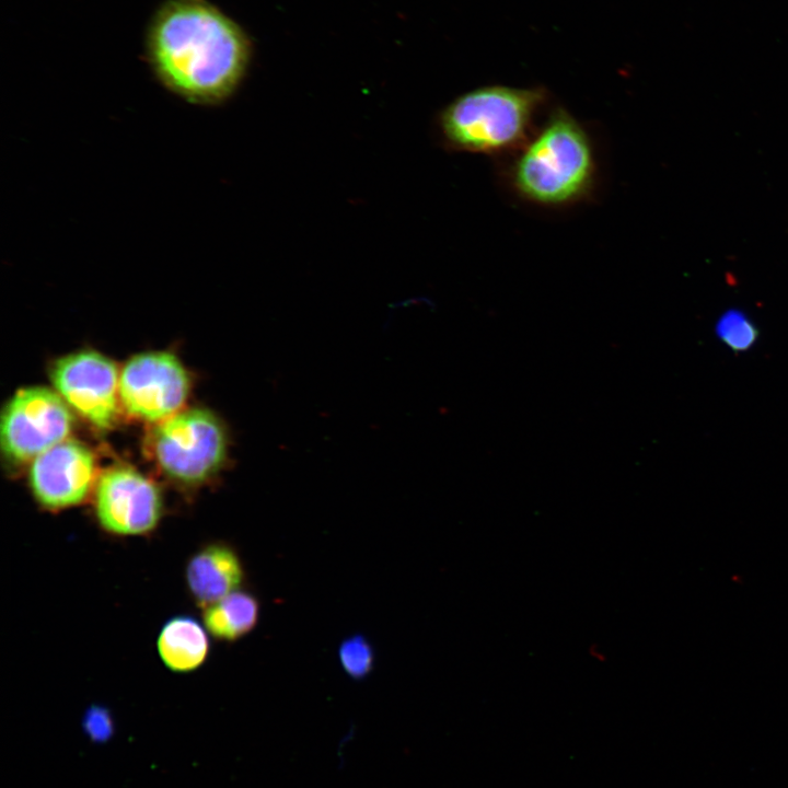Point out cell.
Segmentation results:
<instances>
[{
    "label": "cell",
    "instance_id": "obj_1",
    "mask_svg": "<svg viewBox=\"0 0 788 788\" xmlns=\"http://www.w3.org/2000/svg\"><path fill=\"white\" fill-rule=\"evenodd\" d=\"M147 54L160 81L185 100L218 103L241 82L251 43L206 0H169L149 27Z\"/></svg>",
    "mask_w": 788,
    "mask_h": 788
},
{
    "label": "cell",
    "instance_id": "obj_2",
    "mask_svg": "<svg viewBox=\"0 0 788 788\" xmlns=\"http://www.w3.org/2000/svg\"><path fill=\"white\" fill-rule=\"evenodd\" d=\"M595 154L581 123L556 108L517 151L509 182L523 200L563 208L586 200L594 190Z\"/></svg>",
    "mask_w": 788,
    "mask_h": 788
},
{
    "label": "cell",
    "instance_id": "obj_3",
    "mask_svg": "<svg viewBox=\"0 0 788 788\" xmlns=\"http://www.w3.org/2000/svg\"><path fill=\"white\" fill-rule=\"evenodd\" d=\"M548 97L544 88L485 85L448 104L439 116L447 147L498 155L517 152L532 137L534 120Z\"/></svg>",
    "mask_w": 788,
    "mask_h": 788
},
{
    "label": "cell",
    "instance_id": "obj_4",
    "mask_svg": "<svg viewBox=\"0 0 788 788\" xmlns=\"http://www.w3.org/2000/svg\"><path fill=\"white\" fill-rule=\"evenodd\" d=\"M152 450L169 477L184 485H198L222 466L227 436L215 415L188 409L160 422L152 437Z\"/></svg>",
    "mask_w": 788,
    "mask_h": 788
},
{
    "label": "cell",
    "instance_id": "obj_5",
    "mask_svg": "<svg viewBox=\"0 0 788 788\" xmlns=\"http://www.w3.org/2000/svg\"><path fill=\"white\" fill-rule=\"evenodd\" d=\"M72 416L57 393L40 386L19 390L1 417V447L12 461H33L40 453L65 441Z\"/></svg>",
    "mask_w": 788,
    "mask_h": 788
},
{
    "label": "cell",
    "instance_id": "obj_6",
    "mask_svg": "<svg viewBox=\"0 0 788 788\" xmlns=\"http://www.w3.org/2000/svg\"><path fill=\"white\" fill-rule=\"evenodd\" d=\"M94 514L107 534L143 536L159 526L163 500L159 488L141 473L126 466L112 467L96 480Z\"/></svg>",
    "mask_w": 788,
    "mask_h": 788
},
{
    "label": "cell",
    "instance_id": "obj_7",
    "mask_svg": "<svg viewBox=\"0 0 788 788\" xmlns=\"http://www.w3.org/2000/svg\"><path fill=\"white\" fill-rule=\"evenodd\" d=\"M188 389V376L178 359L154 351L135 356L125 364L118 396L129 415L162 422L181 410Z\"/></svg>",
    "mask_w": 788,
    "mask_h": 788
},
{
    "label": "cell",
    "instance_id": "obj_8",
    "mask_svg": "<svg viewBox=\"0 0 788 788\" xmlns=\"http://www.w3.org/2000/svg\"><path fill=\"white\" fill-rule=\"evenodd\" d=\"M51 380L62 399L85 419L105 429L114 424L118 406V371L113 361L95 351L58 359Z\"/></svg>",
    "mask_w": 788,
    "mask_h": 788
},
{
    "label": "cell",
    "instance_id": "obj_9",
    "mask_svg": "<svg viewBox=\"0 0 788 788\" xmlns=\"http://www.w3.org/2000/svg\"><path fill=\"white\" fill-rule=\"evenodd\" d=\"M95 474L91 451L76 440L66 439L32 461L28 483L40 507L59 511L85 500Z\"/></svg>",
    "mask_w": 788,
    "mask_h": 788
},
{
    "label": "cell",
    "instance_id": "obj_10",
    "mask_svg": "<svg viewBox=\"0 0 788 788\" xmlns=\"http://www.w3.org/2000/svg\"><path fill=\"white\" fill-rule=\"evenodd\" d=\"M245 571L237 552L228 543L211 542L195 551L185 565L189 595L204 609L241 589Z\"/></svg>",
    "mask_w": 788,
    "mask_h": 788
},
{
    "label": "cell",
    "instance_id": "obj_11",
    "mask_svg": "<svg viewBox=\"0 0 788 788\" xmlns=\"http://www.w3.org/2000/svg\"><path fill=\"white\" fill-rule=\"evenodd\" d=\"M157 650L167 670L189 673L200 668L209 656V633L196 618L176 615L162 625Z\"/></svg>",
    "mask_w": 788,
    "mask_h": 788
},
{
    "label": "cell",
    "instance_id": "obj_12",
    "mask_svg": "<svg viewBox=\"0 0 788 788\" xmlns=\"http://www.w3.org/2000/svg\"><path fill=\"white\" fill-rule=\"evenodd\" d=\"M257 598L237 590L202 609V624L213 638L235 641L251 633L259 619Z\"/></svg>",
    "mask_w": 788,
    "mask_h": 788
},
{
    "label": "cell",
    "instance_id": "obj_13",
    "mask_svg": "<svg viewBox=\"0 0 788 788\" xmlns=\"http://www.w3.org/2000/svg\"><path fill=\"white\" fill-rule=\"evenodd\" d=\"M715 334L719 341L734 352L752 349L760 337L755 323L739 309H729L718 317Z\"/></svg>",
    "mask_w": 788,
    "mask_h": 788
},
{
    "label": "cell",
    "instance_id": "obj_14",
    "mask_svg": "<svg viewBox=\"0 0 788 788\" xmlns=\"http://www.w3.org/2000/svg\"><path fill=\"white\" fill-rule=\"evenodd\" d=\"M338 659L343 670L351 679L362 680L374 668L375 652L370 641L358 634L341 641L338 648Z\"/></svg>",
    "mask_w": 788,
    "mask_h": 788
},
{
    "label": "cell",
    "instance_id": "obj_15",
    "mask_svg": "<svg viewBox=\"0 0 788 788\" xmlns=\"http://www.w3.org/2000/svg\"><path fill=\"white\" fill-rule=\"evenodd\" d=\"M81 726L92 743L104 744L115 734V722L111 710L99 704L85 709Z\"/></svg>",
    "mask_w": 788,
    "mask_h": 788
}]
</instances>
